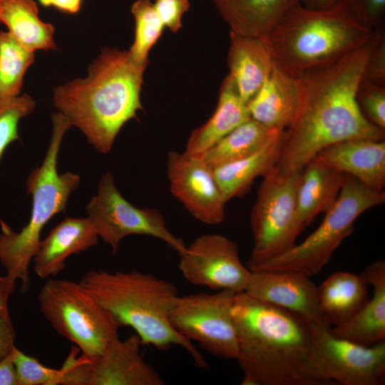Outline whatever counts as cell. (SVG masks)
<instances>
[{
  "mask_svg": "<svg viewBox=\"0 0 385 385\" xmlns=\"http://www.w3.org/2000/svg\"><path fill=\"white\" fill-rule=\"evenodd\" d=\"M300 4L308 9H324L334 6L340 2V0H299Z\"/></svg>",
  "mask_w": 385,
  "mask_h": 385,
  "instance_id": "cell-41",
  "label": "cell"
},
{
  "mask_svg": "<svg viewBox=\"0 0 385 385\" xmlns=\"http://www.w3.org/2000/svg\"><path fill=\"white\" fill-rule=\"evenodd\" d=\"M172 194L197 220L217 225L225 217V200L213 168L196 155L170 151L167 160Z\"/></svg>",
  "mask_w": 385,
  "mask_h": 385,
  "instance_id": "cell-15",
  "label": "cell"
},
{
  "mask_svg": "<svg viewBox=\"0 0 385 385\" xmlns=\"http://www.w3.org/2000/svg\"><path fill=\"white\" fill-rule=\"evenodd\" d=\"M356 101L364 117L385 130V86L362 78L358 86Z\"/></svg>",
  "mask_w": 385,
  "mask_h": 385,
  "instance_id": "cell-33",
  "label": "cell"
},
{
  "mask_svg": "<svg viewBox=\"0 0 385 385\" xmlns=\"http://www.w3.org/2000/svg\"><path fill=\"white\" fill-rule=\"evenodd\" d=\"M16 333L10 316L0 314V360L11 354L16 347Z\"/></svg>",
  "mask_w": 385,
  "mask_h": 385,
  "instance_id": "cell-37",
  "label": "cell"
},
{
  "mask_svg": "<svg viewBox=\"0 0 385 385\" xmlns=\"http://www.w3.org/2000/svg\"><path fill=\"white\" fill-rule=\"evenodd\" d=\"M370 41L334 63L298 76V109L284 130L275 165L281 172L302 170L322 150L343 140H384L385 130L364 117L356 101Z\"/></svg>",
  "mask_w": 385,
  "mask_h": 385,
  "instance_id": "cell-1",
  "label": "cell"
},
{
  "mask_svg": "<svg viewBox=\"0 0 385 385\" xmlns=\"http://www.w3.org/2000/svg\"><path fill=\"white\" fill-rule=\"evenodd\" d=\"M53 130L50 143L41 165L34 169L26 180V192L32 197L28 223L14 231L0 220V262L12 279L21 281V291L30 287L29 265L41 242V233L56 214L65 212L71 193L81 178L69 171L60 174L58 157L69 121L59 112L52 115Z\"/></svg>",
  "mask_w": 385,
  "mask_h": 385,
  "instance_id": "cell-6",
  "label": "cell"
},
{
  "mask_svg": "<svg viewBox=\"0 0 385 385\" xmlns=\"http://www.w3.org/2000/svg\"><path fill=\"white\" fill-rule=\"evenodd\" d=\"M237 293L220 290L178 297L170 314L173 327L202 349L225 359L237 356L232 307Z\"/></svg>",
  "mask_w": 385,
  "mask_h": 385,
  "instance_id": "cell-13",
  "label": "cell"
},
{
  "mask_svg": "<svg viewBox=\"0 0 385 385\" xmlns=\"http://www.w3.org/2000/svg\"><path fill=\"white\" fill-rule=\"evenodd\" d=\"M312 344L304 374L309 385H382L385 341L362 346L333 335L329 327L312 324Z\"/></svg>",
  "mask_w": 385,
  "mask_h": 385,
  "instance_id": "cell-10",
  "label": "cell"
},
{
  "mask_svg": "<svg viewBox=\"0 0 385 385\" xmlns=\"http://www.w3.org/2000/svg\"><path fill=\"white\" fill-rule=\"evenodd\" d=\"M14 361L18 385H61L60 369L48 367L16 347L14 350Z\"/></svg>",
  "mask_w": 385,
  "mask_h": 385,
  "instance_id": "cell-32",
  "label": "cell"
},
{
  "mask_svg": "<svg viewBox=\"0 0 385 385\" xmlns=\"http://www.w3.org/2000/svg\"><path fill=\"white\" fill-rule=\"evenodd\" d=\"M284 130L267 127L250 118L224 136L207 151L196 155L212 168L248 156L279 138Z\"/></svg>",
  "mask_w": 385,
  "mask_h": 385,
  "instance_id": "cell-28",
  "label": "cell"
},
{
  "mask_svg": "<svg viewBox=\"0 0 385 385\" xmlns=\"http://www.w3.org/2000/svg\"><path fill=\"white\" fill-rule=\"evenodd\" d=\"M282 135L248 156L213 168L215 178L227 202L245 195L257 177L264 176L276 165Z\"/></svg>",
  "mask_w": 385,
  "mask_h": 385,
  "instance_id": "cell-27",
  "label": "cell"
},
{
  "mask_svg": "<svg viewBox=\"0 0 385 385\" xmlns=\"http://www.w3.org/2000/svg\"><path fill=\"white\" fill-rule=\"evenodd\" d=\"M35 106V101L28 94L0 103V160L7 147L21 140L18 133L19 123L34 111Z\"/></svg>",
  "mask_w": 385,
  "mask_h": 385,
  "instance_id": "cell-31",
  "label": "cell"
},
{
  "mask_svg": "<svg viewBox=\"0 0 385 385\" xmlns=\"http://www.w3.org/2000/svg\"><path fill=\"white\" fill-rule=\"evenodd\" d=\"M360 274L373 287L371 299L354 315L329 331L335 337L370 346L385 339V262H373Z\"/></svg>",
  "mask_w": 385,
  "mask_h": 385,
  "instance_id": "cell-20",
  "label": "cell"
},
{
  "mask_svg": "<svg viewBox=\"0 0 385 385\" xmlns=\"http://www.w3.org/2000/svg\"><path fill=\"white\" fill-rule=\"evenodd\" d=\"M38 300L56 332L86 356L99 355L118 336L119 325L113 316L80 282L48 279Z\"/></svg>",
  "mask_w": 385,
  "mask_h": 385,
  "instance_id": "cell-8",
  "label": "cell"
},
{
  "mask_svg": "<svg viewBox=\"0 0 385 385\" xmlns=\"http://www.w3.org/2000/svg\"><path fill=\"white\" fill-rule=\"evenodd\" d=\"M250 119L247 103L227 75L220 89L218 102L211 117L190 134L185 153L199 155L227 134Z\"/></svg>",
  "mask_w": 385,
  "mask_h": 385,
  "instance_id": "cell-24",
  "label": "cell"
},
{
  "mask_svg": "<svg viewBox=\"0 0 385 385\" xmlns=\"http://www.w3.org/2000/svg\"><path fill=\"white\" fill-rule=\"evenodd\" d=\"M366 26L376 29L384 26L385 0H340Z\"/></svg>",
  "mask_w": 385,
  "mask_h": 385,
  "instance_id": "cell-35",
  "label": "cell"
},
{
  "mask_svg": "<svg viewBox=\"0 0 385 385\" xmlns=\"http://www.w3.org/2000/svg\"><path fill=\"white\" fill-rule=\"evenodd\" d=\"M1 0H0V3H1Z\"/></svg>",
  "mask_w": 385,
  "mask_h": 385,
  "instance_id": "cell-42",
  "label": "cell"
},
{
  "mask_svg": "<svg viewBox=\"0 0 385 385\" xmlns=\"http://www.w3.org/2000/svg\"><path fill=\"white\" fill-rule=\"evenodd\" d=\"M368 284L361 274L337 272L317 287L319 306L329 327L340 324L367 302Z\"/></svg>",
  "mask_w": 385,
  "mask_h": 385,
  "instance_id": "cell-25",
  "label": "cell"
},
{
  "mask_svg": "<svg viewBox=\"0 0 385 385\" xmlns=\"http://www.w3.org/2000/svg\"><path fill=\"white\" fill-rule=\"evenodd\" d=\"M344 173L319 156L302 168L297 195L296 228L298 235L320 213L327 212L339 195Z\"/></svg>",
  "mask_w": 385,
  "mask_h": 385,
  "instance_id": "cell-21",
  "label": "cell"
},
{
  "mask_svg": "<svg viewBox=\"0 0 385 385\" xmlns=\"http://www.w3.org/2000/svg\"><path fill=\"white\" fill-rule=\"evenodd\" d=\"M0 385H18L14 351L0 360Z\"/></svg>",
  "mask_w": 385,
  "mask_h": 385,
  "instance_id": "cell-38",
  "label": "cell"
},
{
  "mask_svg": "<svg viewBox=\"0 0 385 385\" xmlns=\"http://www.w3.org/2000/svg\"><path fill=\"white\" fill-rule=\"evenodd\" d=\"M44 7L54 8L68 14H77L81 9L83 0H38Z\"/></svg>",
  "mask_w": 385,
  "mask_h": 385,
  "instance_id": "cell-40",
  "label": "cell"
},
{
  "mask_svg": "<svg viewBox=\"0 0 385 385\" xmlns=\"http://www.w3.org/2000/svg\"><path fill=\"white\" fill-rule=\"evenodd\" d=\"M16 288V281L8 275H0V314L9 315V299Z\"/></svg>",
  "mask_w": 385,
  "mask_h": 385,
  "instance_id": "cell-39",
  "label": "cell"
},
{
  "mask_svg": "<svg viewBox=\"0 0 385 385\" xmlns=\"http://www.w3.org/2000/svg\"><path fill=\"white\" fill-rule=\"evenodd\" d=\"M220 15L240 36L264 38L299 0H212Z\"/></svg>",
  "mask_w": 385,
  "mask_h": 385,
  "instance_id": "cell-23",
  "label": "cell"
},
{
  "mask_svg": "<svg viewBox=\"0 0 385 385\" xmlns=\"http://www.w3.org/2000/svg\"><path fill=\"white\" fill-rule=\"evenodd\" d=\"M228 76L241 98L247 103L271 73L274 61L264 38L230 32Z\"/></svg>",
  "mask_w": 385,
  "mask_h": 385,
  "instance_id": "cell-22",
  "label": "cell"
},
{
  "mask_svg": "<svg viewBox=\"0 0 385 385\" xmlns=\"http://www.w3.org/2000/svg\"><path fill=\"white\" fill-rule=\"evenodd\" d=\"M317 156L366 186L384 190L385 141L372 139L343 140L322 150Z\"/></svg>",
  "mask_w": 385,
  "mask_h": 385,
  "instance_id": "cell-19",
  "label": "cell"
},
{
  "mask_svg": "<svg viewBox=\"0 0 385 385\" xmlns=\"http://www.w3.org/2000/svg\"><path fill=\"white\" fill-rule=\"evenodd\" d=\"M130 11L135 34L128 51L136 62L148 64L149 52L160 38L165 26L150 0H136Z\"/></svg>",
  "mask_w": 385,
  "mask_h": 385,
  "instance_id": "cell-30",
  "label": "cell"
},
{
  "mask_svg": "<svg viewBox=\"0 0 385 385\" xmlns=\"http://www.w3.org/2000/svg\"><path fill=\"white\" fill-rule=\"evenodd\" d=\"M243 385H309L304 370L312 323L301 315L237 293L232 307Z\"/></svg>",
  "mask_w": 385,
  "mask_h": 385,
  "instance_id": "cell-3",
  "label": "cell"
},
{
  "mask_svg": "<svg viewBox=\"0 0 385 385\" xmlns=\"http://www.w3.org/2000/svg\"><path fill=\"white\" fill-rule=\"evenodd\" d=\"M34 58V51L7 31H0V103L21 95L24 75Z\"/></svg>",
  "mask_w": 385,
  "mask_h": 385,
  "instance_id": "cell-29",
  "label": "cell"
},
{
  "mask_svg": "<svg viewBox=\"0 0 385 385\" xmlns=\"http://www.w3.org/2000/svg\"><path fill=\"white\" fill-rule=\"evenodd\" d=\"M79 282L119 327H131L143 344L162 351L180 346L199 368L208 366L192 342L170 322V314L179 297L170 282L136 270L111 272L101 270L86 272Z\"/></svg>",
  "mask_w": 385,
  "mask_h": 385,
  "instance_id": "cell-4",
  "label": "cell"
},
{
  "mask_svg": "<svg viewBox=\"0 0 385 385\" xmlns=\"http://www.w3.org/2000/svg\"><path fill=\"white\" fill-rule=\"evenodd\" d=\"M147 66L136 62L128 51L103 48L86 77L54 88L53 105L95 149L108 153L122 127L143 109Z\"/></svg>",
  "mask_w": 385,
  "mask_h": 385,
  "instance_id": "cell-2",
  "label": "cell"
},
{
  "mask_svg": "<svg viewBox=\"0 0 385 385\" xmlns=\"http://www.w3.org/2000/svg\"><path fill=\"white\" fill-rule=\"evenodd\" d=\"M98 238L87 217H66L41 240L32 260L35 274L42 279L57 276L69 256L96 246Z\"/></svg>",
  "mask_w": 385,
  "mask_h": 385,
  "instance_id": "cell-17",
  "label": "cell"
},
{
  "mask_svg": "<svg viewBox=\"0 0 385 385\" xmlns=\"http://www.w3.org/2000/svg\"><path fill=\"white\" fill-rule=\"evenodd\" d=\"M0 22L14 38L31 51L56 48L55 29L39 18L34 0H1Z\"/></svg>",
  "mask_w": 385,
  "mask_h": 385,
  "instance_id": "cell-26",
  "label": "cell"
},
{
  "mask_svg": "<svg viewBox=\"0 0 385 385\" xmlns=\"http://www.w3.org/2000/svg\"><path fill=\"white\" fill-rule=\"evenodd\" d=\"M373 31L341 2L319 10L298 4L264 39L274 63L298 77L334 63L365 45Z\"/></svg>",
  "mask_w": 385,
  "mask_h": 385,
  "instance_id": "cell-5",
  "label": "cell"
},
{
  "mask_svg": "<svg viewBox=\"0 0 385 385\" xmlns=\"http://www.w3.org/2000/svg\"><path fill=\"white\" fill-rule=\"evenodd\" d=\"M384 202V190L369 188L353 176L344 174L338 198L325 212L319 227L300 244H295L281 255L251 271H293L309 277L317 274L351 235L356 219L367 210Z\"/></svg>",
  "mask_w": 385,
  "mask_h": 385,
  "instance_id": "cell-7",
  "label": "cell"
},
{
  "mask_svg": "<svg viewBox=\"0 0 385 385\" xmlns=\"http://www.w3.org/2000/svg\"><path fill=\"white\" fill-rule=\"evenodd\" d=\"M179 255V270L190 283L215 291H245L251 271L242 263L237 245L228 237L201 235Z\"/></svg>",
  "mask_w": 385,
  "mask_h": 385,
  "instance_id": "cell-14",
  "label": "cell"
},
{
  "mask_svg": "<svg viewBox=\"0 0 385 385\" xmlns=\"http://www.w3.org/2000/svg\"><path fill=\"white\" fill-rule=\"evenodd\" d=\"M299 98L298 77L274 63L269 76L247 106L250 118L267 127L284 130L294 120Z\"/></svg>",
  "mask_w": 385,
  "mask_h": 385,
  "instance_id": "cell-18",
  "label": "cell"
},
{
  "mask_svg": "<svg viewBox=\"0 0 385 385\" xmlns=\"http://www.w3.org/2000/svg\"><path fill=\"white\" fill-rule=\"evenodd\" d=\"M245 292L258 300L298 314L312 324L329 327L321 311L317 287L303 273L251 271Z\"/></svg>",
  "mask_w": 385,
  "mask_h": 385,
  "instance_id": "cell-16",
  "label": "cell"
},
{
  "mask_svg": "<svg viewBox=\"0 0 385 385\" xmlns=\"http://www.w3.org/2000/svg\"><path fill=\"white\" fill-rule=\"evenodd\" d=\"M362 78L378 85L385 86L384 26L373 31L369 54Z\"/></svg>",
  "mask_w": 385,
  "mask_h": 385,
  "instance_id": "cell-34",
  "label": "cell"
},
{
  "mask_svg": "<svg viewBox=\"0 0 385 385\" xmlns=\"http://www.w3.org/2000/svg\"><path fill=\"white\" fill-rule=\"evenodd\" d=\"M153 4L165 28L173 33L182 28L183 17L190 6L189 0H155Z\"/></svg>",
  "mask_w": 385,
  "mask_h": 385,
  "instance_id": "cell-36",
  "label": "cell"
},
{
  "mask_svg": "<svg viewBox=\"0 0 385 385\" xmlns=\"http://www.w3.org/2000/svg\"><path fill=\"white\" fill-rule=\"evenodd\" d=\"M142 342L135 334L118 336L99 355L78 356L73 347L60 369L61 385H163L158 371L140 354Z\"/></svg>",
  "mask_w": 385,
  "mask_h": 385,
  "instance_id": "cell-12",
  "label": "cell"
},
{
  "mask_svg": "<svg viewBox=\"0 0 385 385\" xmlns=\"http://www.w3.org/2000/svg\"><path fill=\"white\" fill-rule=\"evenodd\" d=\"M87 218L104 242L116 252L127 236L153 237L165 242L179 254L186 245L168 228L163 215L155 209L140 208L129 202L116 188L113 175H102L98 192L86 207Z\"/></svg>",
  "mask_w": 385,
  "mask_h": 385,
  "instance_id": "cell-11",
  "label": "cell"
},
{
  "mask_svg": "<svg viewBox=\"0 0 385 385\" xmlns=\"http://www.w3.org/2000/svg\"><path fill=\"white\" fill-rule=\"evenodd\" d=\"M302 170L285 173L274 166L262 176L250 212L254 238L247 262L250 271L295 245L299 235L296 228L297 195Z\"/></svg>",
  "mask_w": 385,
  "mask_h": 385,
  "instance_id": "cell-9",
  "label": "cell"
}]
</instances>
